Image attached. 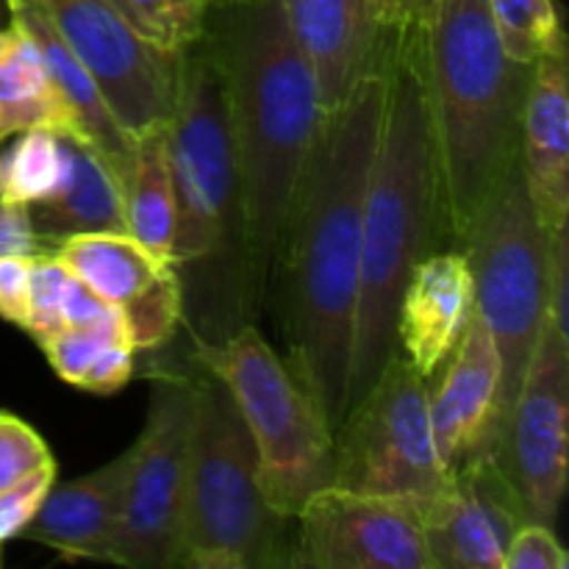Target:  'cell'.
Returning <instances> with one entry per match:
<instances>
[{
    "mask_svg": "<svg viewBox=\"0 0 569 569\" xmlns=\"http://www.w3.org/2000/svg\"><path fill=\"white\" fill-rule=\"evenodd\" d=\"M383 106L387 59L339 109L322 114L276 261L287 365L333 433L348 415L361 226Z\"/></svg>",
    "mask_w": 569,
    "mask_h": 569,
    "instance_id": "6da1fadb",
    "label": "cell"
},
{
    "mask_svg": "<svg viewBox=\"0 0 569 569\" xmlns=\"http://www.w3.org/2000/svg\"><path fill=\"white\" fill-rule=\"evenodd\" d=\"M209 37L226 76L242 200L244 309L261 306L283 228L322 122L315 72L278 0H231Z\"/></svg>",
    "mask_w": 569,
    "mask_h": 569,
    "instance_id": "7a4b0ae2",
    "label": "cell"
},
{
    "mask_svg": "<svg viewBox=\"0 0 569 569\" xmlns=\"http://www.w3.org/2000/svg\"><path fill=\"white\" fill-rule=\"evenodd\" d=\"M422 42L426 31L392 33L389 39L387 106L361 226L348 411L370 392L389 356L398 350L395 326L409 276L428 253L448 250Z\"/></svg>",
    "mask_w": 569,
    "mask_h": 569,
    "instance_id": "3957f363",
    "label": "cell"
},
{
    "mask_svg": "<svg viewBox=\"0 0 569 569\" xmlns=\"http://www.w3.org/2000/svg\"><path fill=\"white\" fill-rule=\"evenodd\" d=\"M448 248L459 250L520 159L533 64L500 48L489 0H439L422 42Z\"/></svg>",
    "mask_w": 569,
    "mask_h": 569,
    "instance_id": "277c9868",
    "label": "cell"
},
{
    "mask_svg": "<svg viewBox=\"0 0 569 569\" xmlns=\"http://www.w3.org/2000/svg\"><path fill=\"white\" fill-rule=\"evenodd\" d=\"M287 522L261 492L253 439L231 392L211 376L192 381L187 503L178 567H283L289 548Z\"/></svg>",
    "mask_w": 569,
    "mask_h": 569,
    "instance_id": "5b68a950",
    "label": "cell"
},
{
    "mask_svg": "<svg viewBox=\"0 0 569 569\" xmlns=\"http://www.w3.org/2000/svg\"><path fill=\"white\" fill-rule=\"evenodd\" d=\"M194 359L231 392L253 439L267 503L295 520L311 495L333 483L337 439L331 426L250 322L220 339L194 337Z\"/></svg>",
    "mask_w": 569,
    "mask_h": 569,
    "instance_id": "8992f818",
    "label": "cell"
},
{
    "mask_svg": "<svg viewBox=\"0 0 569 569\" xmlns=\"http://www.w3.org/2000/svg\"><path fill=\"white\" fill-rule=\"evenodd\" d=\"M178 226L176 267L228 264L242 289L244 250L237 153L228 117L226 76L209 31L183 53L181 94L167 126Z\"/></svg>",
    "mask_w": 569,
    "mask_h": 569,
    "instance_id": "52a82bcc",
    "label": "cell"
},
{
    "mask_svg": "<svg viewBox=\"0 0 569 569\" xmlns=\"http://www.w3.org/2000/svg\"><path fill=\"white\" fill-rule=\"evenodd\" d=\"M459 250L472 272L476 315L500 356V415L506 420L548 320L550 237L526 192L520 159L495 187Z\"/></svg>",
    "mask_w": 569,
    "mask_h": 569,
    "instance_id": "ba28073f",
    "label": "cell"
},
{
    "mask_svg": "<svg viewBox=\"0 0 569 569\" xmlns=\"http://www.w3.org/2000/svg\"><path fill=\"white\" fill-rule=\"evenodd\" d=\"M333 439L337 487L426 506L450 478L433 439L428 381L400 350L389 356L381 376L348 411Z\"/></svg>",
    "mask_w": 569,
    "mask_h": 569,
    "instance_id": "9c48e42d",
    "label": "cell"
},
{
    "mask_svg": "<svg viewBox=\"0 0 569 569\" xmlns=\"http://www.w3.org/2000/svg\"><path fill=\"white\" fill-rule=\"evenodd\" d=\"M44 9L133 139L170 126L187 50L156 44L106 0H44Z\"/></svg>",
    "mask_w": 569,
    "mask_h": 569,
    "instance_id": "30bf717a",
    "label": "cell"
},
{
    "mask_svg": "<svg viewBox=\"0 0 569 569\" xmlns=\"http://www.w3.org/2000/svg\"><path fill=\"white\" fill-rule=\"evenodd\" d=\"M192 381L156 387L148 422L137 442L122 495L111 565L131 569L178 567L187 503Z\"/></svg>",
    "mask_w": 569,
    "mask_h": 569,
    "instance_id": "8fae6325",
    "label": "cell"
},
{
    "mask_svg": "<svg viewBox=\"0 0 569 569\" xmlns=\"http://www.w3.org/2000/svg\"><path fill=\"white\" fill-rule=\"evenodd\" d=\"M567 442L569 339L545 320L495 448L528 522L553 528L559 517L567 489Z\"/></svg>",
    "mask_w": 569,
    "mask_h": 569,
    "instance_id": "7c38bea8",
    "label": "cell"
},
{
    "mask_svg": "<svg viewBox=\"0 0 569 569\" xmlns=\"http://www.w3.org/2000/svg\"><path fill=\"white\" fill-rule=\"evenodd\" d=\"M298 531L283 567L295 569H433L422 531V503L353 492L331 483L295 515Z\"/></svg>",
    "mask_w": 569,
    "mask_h": 569,
    "instance_id": "4fadbf2b",
    "label": "cell"
},
{
    "mask_svg": "<svg viewBox=\"0 0 569 569\" xmlns=\"http://www.w3.org/2000/svg\"><path fill=\"white\" fill-rule=\"evenodd\" d=\"M528 517L495 453L450 472L422 506V531L433 569H500L506 548Z\"/></svg>",
    "mask_w": 569,
    "mask_h": 569,
    "instance_id": "5bb4252c",
    "label": "cell"
},
{
    "mask_svg": "<svg viewBox=\"0 0 569 569\" xmlns=\"http://www.w3.org/2000/svg\"><path fill=\"white\" fill-rule=\"evenodd\" d=\"M428 409L445 470L453 472L500 439V356L495 339L472 309L470 326L442 370L428 378Z\"/></svg>",
    "mask_w": 569,
    "mask_h": 569,
    "instance_id": "9a60e30c",
    "label": "cell"
},
{
    "mask_svg": "<svg viewBox=\"0 0 569 569\" xmlns=\"http://www.w3.org/2000/svg\"><path fill=\"white\" fill-rule=\"evenodd\" d=\"M289 37L315 72L322 111H333L381 70L392 31L376 0H278Z\"/></svg>",
    "mask_w": 569,
    "mask_h": 569,
    "instance_id": "2e32d148",
    "label": "cell"
},
{
    "mask_svg": "<svg viewBox=\"0 0 569 569\" xmlns=\"http://www.w3.org/2000/svg\"><path fill=\"white\" fill-rule=\"evenodd\" d=\"M476 309L472 272L461 250H433L409 276L398 309V350L422 378L442 370Z\"/></svg>",
    "mask_w": 569,
    "mask_h": 569,
    "instance_id": "e0dca14e",
    "label": "cell"
},
{
    "mask_svg": "<svg viewBox=\"0 0 569 569\" xmlns=\"http://www.w3.org/2000/svg\"><path fill=\"white\" fill-rule=\"evenodd\" d=\"M520 172L548 237L569 220V92L567 53L533 64L520 128Z\"/></svg>",
    "mask_w": 569,
    "mask_h": 569,
    "instance_id": "ac0fdd59",
    "label": "cell"
},
{
    "mask_svg": "<svg viewBox=\"0 0 569 569\" xmlns=\"http://www.w3.org/2000/svg\"><path fill=\"white\" fill-rule=\"evenodd\" d=\"M131 459L133 450L128 448L89 476L50 483L22 537L67 559H94L111 565Z\"/></svg>",
    "mask_w": 569,
    "mask_h": 569,
    "instance_id": "d6986e66",
    "label": "cell"
},
{
    "mask_svg": "<svg viewBox=\"0 0 569 569\" xmlns=\"http://www.w3.org/2000/svg\"><path fill=\"white\" fill-rule=\"evenodd\" d=\"M9 14L33 39V44L42 53L56 89H59L64 103L70 106L72 117H76L78 133H81L83 142H89L98 153H103V159L114 167L120 181L126 183L137 139L117 122V117L111 114L89 72L83 70L81 61L72 56L61 33L56 31L48 9H44V0H14V3H9Z\"/></svg>",
    "mask_w": 569,
    "mask_h": 569,
    "instance_id": "ffe728a7",
    "label": "cell"
},
{
    "mask_svg": "<svg viewBox=\"0 0 569 569\" xmlns=\"http://www.w3.org/2000/svg\"><path fill=\"white\" fill-rule=\"evenodd\" d=\"M67 144L70 176L64 187L42 203L26 206L39 250L76 233H128L126 194L114 167L83 139L67 133Z\"/></svg>",
    "mask_w": 569,
    "mask_h": 569,
    "instance_id": "44dd1931",
    "label": "cell"
},
{
    "mask_svg": "<svg viewBox=\"0 0 569 569\" xmlns=\"http://www.w3.org/2000/svg\"><path fill=\"white\" fill-rule=\"evenodd\" d=\"M28 128H53L81 139L42 53L9 17L0 28V144Z\"/></svg>",
    "mask_w": 569,
    "mask_h": 569,
    "instance_id": "7402d4cb",
    "label": "cell"
},
{
    "mask_svg": "<svg viewBox=\"0 0 569 569\" xmlns=\"http://www.w3.org/2000/svg\"><path fill=\"white\" fill-rule=\"evenodd\" d=\"M48 253L111 306L137 300L172 261L156 259L128 233H76L50 244Z\"/></svg>",
    "mask_w": 569,
    "mask_h": 569,
    "instance_id": "603a6c76",
    "label": "cell"
},
{
    "mask_svg": "<svg viewBox=\"0 0 569 569\" xmlns=\"http://www.w3.org/2000/svg\"><path fill=\"white\" fill-rule=\"evenodd\" d=\"M122 194H126L128 237L137 239L156 259L172 261L178 203L170 150H167V128H156L137 137Z\"/></svg>",
    "mask_w": 569,
    "mask_h": 569,
    "instance_id": "cb8c5ba5",
    "label": "cell"
},
{
    "mask_svg": "<svg viewBox=\"0 0 569 569\" xmlns=\"http://www.w3.org/2000/svg\"><path fill=\"white\" fill-rule=\"evenodd\" d=\"M70 176L67 133L53 128H28L0 150V192L20 206L42 203L64 187Z\"/></svg>",
    "mask_w": 569,
    "mask_h": 569,
    "instance_id": "d4e9b609",
    "label": "cell"
},
{
    "mask_svg": "<svg viewBox=\"0 0 569 569\" xmlns=\"http://www.w3.org/2000/svg\"><path fill=\"white\" fill-rule=\"evenodd\" d=\"M500 48L517 64H537L553 53H567L556 0H489Z\"/></svg>",
    "mask_w": 569,
    "mask_h": 569,
    "instance_id": "484cf974",
    "label": "cell"
},
{
    "mask_svg": "<svg viewBox=\"0 0 569 569\" xmlns=\"http://www.w3.org/2000/svg\"><path fill=\"white\" fill-rule=\"evenodd\" d=\"M133 350H156L170 342L183 317V281L176 264L167 267L137 300L122 306Z\"/></svg>",
    "mask_w": 569,
    "mask_h": 569,
    "instance_id": "4316f807",
    "label": "cell"
},
{
    "mask_svg": "<svg viewBox=\"0 0 569 569\" xmlns=\"http://www.w3.org/2000/svg\"><path fill=\"white\" fill-rule=\"evenodd\" d=\"M126 17L156 44L187 50L209 31L206 0H122Z\"/></svg>",
    "mask_w": 569,
    "mask_h": 569,
    "instance_id": "83f0119b",
    "label": "cell"
},
{
    "mask_svg": "<svg viewBox=\"0 0 569 569\" xmlns=\"http://www.w3.org/2000/svg\"><path fill=\"white\" fill-rule=\"evenodd\" d=\"M72 272L64 261L56 259L48 250H39L31 256V281H28V320L22 331L33 337V342L42 345L53 333L64 328V303L70 292Z\"/></svg>",
    "mask_w": 569,
    "mask_h": 569,
    "instance_id": "f1b7e54d",
    "label": "cell"
},
{
    "mask_svg": "<svg viewBox=\"0 0 569 569\" xmlns=\"http://www.w3.org/2000/svg\"><path fill=\"white\" fill-rule=\"evenodd\" d=\"M111 342H128V339L103 337V333L87 331V328H61L59 333L44 339L39 348L44 350L50 367H53V372L61 381L81 389Z\"/></svg>",
    "mask_w": 569,
    "mask_h": 569,
    "instance_id": "f546056e",
    "label": "cell"
},
{
    "mask_svg": "<svg viewBox=\"0 0 569 569\" xmlns=\"http://www.w3.org/2000/svg\"><path fill=\"white\" fill-rule=\"evenodd\" d=\"M50 461L48 445L28 422L0 411V492Z\"/></svg>",
    "mask_w": 569,
    "mask_h": 569,
    "instance_id": "4dcf8cb0",
    "label": "cell"
},
{
    "mask_svg": "<svg viewBox=\"0 0 569 569\" xmlns=\"http://www.w3.org/2000/svg\"><path fill=\"white\" fill-rule=\"evenodd\" d=\"M56 481V461L39 467L31 476H26L22 481H17L14 487L3 489L0 492V545L9 542V539L22 537V531L28 528V522L37 515L39 503L48 495L50 483Z\"/></svg>",
    "mask_w": 569,
    "mask_h": 569,
    "instance_id": "1f68e13d",
    "label": "cell"
},
{
    "mask_svg": "<svg viewBox=\"0 0 569 569\" xmlns=\"http://www.w3.org/2000/svg\"><path fill=\"white\" fill-rule=\"evenodd\" d=\"M569 556L561 548L553 528L542 522H526L515 531L506 548L500 569H567Z\"/></svg>",
    "mask_w": 569,
    "mask_h": 569,
    "instance_id": "d6a6232c",
    "label": "cell"
},
{
    "mask_svg": "<svg viewBox=\"0 0 569 569\" xmlns=\"http://www.w3.org/2000/svg\"><path fill=\"white\" fill-rule=\"evenodd\" d=\"M31 256H0V317L17 328L28 320Z\"/></svg>",
    "mask_w": 569,
    "mask_h": 569,
    "instance_id": "836d02e7",
    "label": "cell"
},
{
    "mask_svg": "<svg viewBox=\"0 0 569 569\" xmlns=\"http://www.w3.org/2000/svg\"><path fill=\"white\" fill-rule=\"evenodd\" d=\"M569 233L561 228L550 237V270H548V320L561 337L569 339Z\"/></svg>",
    "mask_w": 569,
    "mask_h": 569,
    "instance_id": "e575fe53",
    "label": "cell"
},
{
    "mask_svg": "<svg viewBox=\"0 0 569 569\" xmlns=\"http://www.w3.org/2000/svg\"><path fill=\"white\" fill-rule=\"evenodd\" d=\"M39 242L33 237L26 206L14 203L0 192V256H33Z\"/></svg>",
    "mask_w": 569,
    "mask_h": 569,
    "instance_id": "d590c367",
    "label": "cell"
},
{
    "mask_svg": "<svg viewBox=\"0 0 569 569\" xmlns=\"http://www.w3.org/2000/svg\"><path fill=\"white\" fill-rule=\"evenodd\" d=\"M439 0H376L381 22L392 33H420L431 26Z\"/></svg>",
    "mask_w": 569,
    "mask_h": 569,
    "instance_id": "8d00e7d4",
    "label": "cell"
},
{
    "mask_svg": "<svg viewBox=\"0 0 569 569\" xmlns=\"http://www.w3.org/2000/svg\"><path fill=\"white\" fill-rule=\"evenodd\" d=\"M9 0H0V28L6 26V22H9Z\"/></svg>",
    "mask_w": 569,
    "mask_h": 569,
    "instance_id": "74e56055",
    "label": "cell"
},
{
    "mask_svg": "<svg viewBox=\"0 0 569 569\" xmlns=\"http://www.w3.org/2000/svg\"><path fill=\"white\" fill-rule=\"evenodd\" d=\"M228 3H231V0H206L209 9H220V6H228Z\"/></svg>",
    "mask_w": 569,
    "mask_h": 569,
    "instance_id": "f35d334b",
    "label": "cell"
},
{
    "mask_svg": "<svg viewBox=\"0 0 569 569\" xmlns=\"http://www.w3.org/2000/svg\"><path fill=\"white\" fill-rule=\"evenodd\" d=\"M106 3H111L117 11H120V14H126V6H122V0H106Z\"/></svg>",
    "mask_w": 569,
    "mask_h": 569,
    "instance_id": "ab89813d",
    "label": "cell"
},
{
    "mask_svg": "<svg viewBox=\"0 0 569 569\" xmlns=\"http://www.w3.org/2000/svg\"><path fill=\"white\" fill-rule=\"evenodd\" d=\"M9 3H14V0H9Z\"/></svg>",
    "mask_w": 569,
    "mask_h": 569,
    "instance_id": "60d3db41",
    "label": "cell"
}]
</instances>
